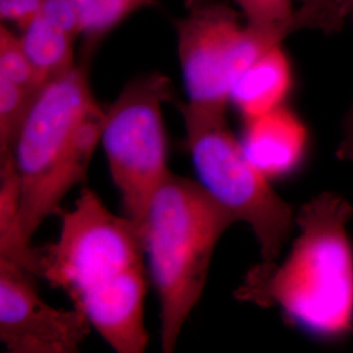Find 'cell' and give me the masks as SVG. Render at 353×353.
I'll return each instance as SVG.
<instances>
[{
	"label": "cell",
	"instance_id": "7c38bea8",
	"mask_svg": "<svg viewBox=\"0 0 353 353\" xmlns=\"http://www.w3.org/2000/svg\"><path fill=\"white\" fill-rule=\"evenodd\" d=\"M21 42L42 85L75 67L77 37L52 26L41 14L21 30Z\"/></svg>",
	"mask_w": 353,
	"mask_h": 353
},
{
	"label": "cell",
	"instance_id": "52a82bcc",
	"mask_svg": "<svg viewBox=\"0 0 353 353\" xmlns=\"http://www.w3.org/2000/svg\"><path fill=\"white\" fill-rule=\"evenodd\" d=\"M186 10L174 26L189 102L227 112L232 87L243 71L240 13L224 0H188Z\"/></svg>",
	"mask_w": 353,
	"mask_h": 353
},
{
	"label": "cell",
	"instance_id": "2e32d148",
	"mask_svg": "<svg viewBox=\"0 0 353 353\" xmlns=\"http://www.w3.org/2000/svg\"><path fill=\"white\" fill-rule=\"evenodd\" d=\"M248 24L265 26L281 21L290 17L296 8L294 0H233Z\"/></svg>",
	"mask_w": 353,
	"mask_h": 353
},
{
	"label": "cell",
	"instance_id": "8992f818",
	"mask_svg": "<svg viewBox=\"0 0 353 353\" xmlns=\"http://www.w3.org/2000/svg\"><path fill=\"white\" fill-rule=\"evenodd\" d=\"M176 100L172 81L150 74L128 83L106 110L101 143L123 211L143 229L154 190L172 172L161 106Z\"/></svg>",
	"mask_w": 353,
	"mask_h": 353
},
{
	"label": "cell",
	"instance_id": "e0dca14e",
	"mask_svg": "<svg viewBox=\"0 0 353 353\" xmlns=\"http://www.w3.org/2000/svg\"><path fill=\"white\" fill-rule=\"evenodd\" d=\"M43 0H0L1 21H13L21 30L36 19Z\"/></svg>",
	"mask_w": 353,
	"mask_h": 353
},
{
	"label": "cell",
	"instance_id": "ba28073f",
	"mask_svg": "<svg viewBox=\"0 0 353 353\" xmlns=\"http://www.w3.org/2000/svg\"><path fill=\"white\" fill-rule=\"evenodd\" d=\"M26 268L0 258V341L11 353H75L90 334L76 307L57 309L38 294Z\"/></svg>",
	"mask_w": 353,
	"mask_h": 353
},
{
	"label": "cell",
	"instance_id": "5bb4252c",
	"mask_svg": "<svg viewBox=\"0 0 353 353\" xmlns=\"http://www.w3.org/2000/svg\"><path fill=\"white\" fill-rule=\"evenodd\" d=\"M38 92L0 76V156L12 151L14 139Z\"/></svg>",
	"mask_w": 353,
	"mask_h": 353
},
{
	"label": "cell",
	"instance_id": "9a60e30c",
	"mask_svg": "<svg viewBox=\"0 0 353 353\" xmlns=\"http://www.w3.org/2000/svg\"><path fill=\"white\" fill-rule=\"evenodd\" d=\"M0 76L34 92L43 87L26 55L21 38L13 34L4 23L0 26Z\"/></svg>",
	"mask_w": 353,
	"mask_h": 353
},
{
	"label": "cell",
	"instance_id": "9c48e42d",
	"mask_svg": "<svg viewBox=\"0 0 353 353\" xmlns=\"http://www.w3.org/2000/svg\"><path fill=\"white\" fill-rule=\"evenodd\" d=\"M242 147L248 159L268 178L292 172L303 159L307 130L285 105L245 121Z\"/></svg>",
	"mask_w": 353,
	"mask_h": 353
},
{
	"label": "cell",
	"instance_id": "4fadbf2b",
	"mask_svg": "<svg viewBox=\"0 0 353 353\" xmlns=\"http://www.w3.org/2000/svg\"><path fill=\"white\" fill-rule=\"evenodd\" d=\"M83 23V34L96 41L127 16L143 7L156 4V0H71Z\"/></svg>",
	"mask_w": 353,
	"mask_h": 353
},
{
	"label": "cell",
	"instance_id": "7a4b0ae2",
	"mask_svg": "<svg viewBox=\"0 0 353 353\" xmlns=\"http://www.w3.org/2000/svg\"><path fill=\"white\" fill-rule=\"evenodd\" d=\"M353 208L341 195L322 192L296 216L299 236L278 263L252 268L234 297L278 306L299 326L339 336L353 326V250L347 224Z\"/></svg>",
	"mask_w": 353,
	"mask_h": 353
},
{
	"label": "cell",
	"instance_id": "30bf717a",
	"mask_svg": "<svg viewBox=\"0 0 353 353\" xmlns=\"http://www.w3.org/2000/svg\"><path fill=\"white\" fill-rule=\"evenodd\" d=\"M293 83L292 65L281 45L258 57L234 81L230 102L245 121L284 105Z\"/></svg>",
	"mask_w": 353,
	"mask_h": 353
},
{
	"label": "cell",
	"instance_id": "3957f363",
	"mask_svg": "<svg viewBox=\"0 0 353 353\" xmlns=\"http://www.w3.org/2000/svg\"><path fill=\"white\" fill-rule=\"evenodd\" d=\"M106 112L90 89L85 65L48 81L34 99L13 143L19 179V230L32 237L64 196L84 182L100 144Z\"/></svg>",
	"mask_w": 353,
	"mask_h": 353
},
{
	"label": "cell",
	"instance_id": "d6986e66",
	"mask_svg": "<svg viewBox=\"0 0 353 353\" xmlns=\"http://www.w3.org/2000/svg\"><path fill=\"white\" fill-rule=\"evenodd\" d=\"M338 1L341 6L343 11L345 12L347 20L353 24V0H338Z\"/></svg>",
	"mask_w": 353,
	"mask_h": 353
},
{
	"label": "cell",
	"instance_id": "ac0fdd59",
	"mask_svg": "<svg viewBox=\"0 0 353 353\" xmlns=\"http://www.w3.org/2000/svg\"><path fill=\"white\" fill-rule=\"evenodd\" d=\"M338 156L341 160H348L353 163V103L343 121L341 141L338 148Z\"/></svg>",
	"mask_w": 353,
	"mask_h": 353
},
{
	"label": "cell",
	"instance_id": "6da1fadb",
	"mask_svg": "<svg viewBox=\"0 0 353 353\" xmlns=\"http://www.w3.org/2000/svg\"><path fill=\"white\" fill-rule=\"evenodd\" d=\"M61 216L58 240L39 248V278L65 292L115 352H144L150 336L143 229L126 214H112L89 189Z\"/></svg>",
	"mask_w": 353,
	"mask_h": 353
},
{
	"label": "cell",
	"instance_id": "5b68a950",
	"mask_svg": "<svg viewBox=\"0 0 353 353\" xmlns=\"http://www.w3.org/2000/svg\"><path fill=\"white\" fill-rule=\"evenodd\" d=\"M176 103L183 118L186 148L203 189L237 223L252 227L262 262H275L296 223L292 205L248 159L241 140L229 128L227 112L189 101Z\"/></svg>",
	"mask_w": 353,
	"mask_h": 353
},
{
	"label": "cell",
	"instance_id": "277c9868",
	"mask_svg": "<svg viewBox=\"0 0 353 353\" xmlns=\"http://www.w3.org/2000/svg\"><path fill=\"white\" fill-rule=\"evenodd\" d=\"M234 223V216L196 181L170 173L154 190L143 237L160 300L163 352H174L202 297L216 245Z\"/></svg>",
	"mask_w": 353,
	"mask_h": 353
},
{
	"label": "cell",
	"instance_id": "8fae6325",
	"mask_svg": "<svg viewBox=\"0 0 353 353\" xmlns=\"http://www.w3.org/2000/svg\"><path fill=\"white\" fill-rule=\"evenodd\" d=\"M19 179L12 154L0 156V258L39 278L41 250L23 240L19 230Z\"/></svg>",
	"mask_w": 353,
	"mask_h": 353
}]
</instances>
